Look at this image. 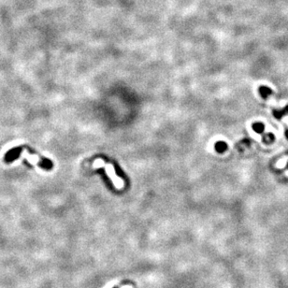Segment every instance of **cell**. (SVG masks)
Wrapping results in <instances>:
<instances>
[{"label":"cell","instance_id":"1","mask_svg":"<svg viewBox=\"0 0 288 288\" xmlns=\"http://www.w3.org/2000/svg\"><path fill=\"white\" fill-rule=\"evenodd\" d=\"M94 169H98V167H103L106 170V173L107 175L110 178L111 182H113V184L118 188V189H122L125 185V182L124 181L119 178L116 173H115V170L114 167L111 164H106L104 163V161L102 159H97L94 162Z\"/></svg>","mask_w":288,"mask_h":288}]
</instances>
